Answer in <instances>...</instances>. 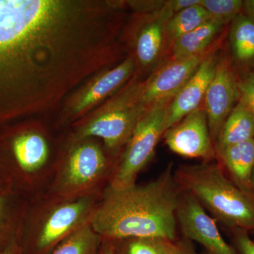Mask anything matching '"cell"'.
Returning a JSON list of instances; mask_svg holds the SVG:
<instances>
[{
  "mask_svg": "<svg viewBox=\"0 0 254 254\" xmlns=\"http://www.w3.org/2000/svg\"><path fill=\"white\" fill-rule=\"evenodd\" d=\"M182 192L173 164H169L156 179L147 183L124 188L108 185L90 224L106 240L159 237L175 242Z\"/></svg>",
  "mask_w": 254,
  "mask_h": 254,
  "instance_id": "1",
  "label": "cell"
},
{
  "mask_svg": "<svg viewBox=\"0 0 254 254\" xmlns=\"http://www.w3.org/2000/svg\"><path fill=\"white\" fill-rule=\"evenodd\" d=\"M63 149L55 150L46 127L29 120L5 127L0 129V175L10 188L33 199L48 191Z\"/></svg>",
  "mask_w": 254,
  "mask_h": 254,
  "instance_id": "2",
  "label": "cell"
},
{
  "mask_svg": "<svg viewBox=\"0 0 254 254\" xmlns=\"http://www.w3.org/2000/svg\"><path fill=\"white\" fill-rule=\"evenodd\" d=\"M102 194L64 198L46 192L28 200L18 237L21 254H51L91 222Z\"/></svg>",
  "mask_w": 254,
  "mask_h": 254,
  "instance_id": "3",
  "label": "cell"
},
{
  "mask_svg": "<svg viewBox=\"0 0 254 254\" xmlns=\"http://www.w3.org/2000/svg\"><path fill=\"white\" fill-rule=\"evenodd\" d=\"M175 177L182 190L225 226L254 233V191L239 187L218 164L182 165Z\"/></svg>",
  "mask_w": 254,
  "mask_h": 254,
  "instance_id": "4",
  "label": "cell"
},
{
  "mask_svg": "<svg viewBox=\"0 0 254 254\" xmlns=\"http://www.w3.org/2000/svg\"><path fill=\"white\" fill-rule=\"evenodd\" d=\"M33 64L21 20L9 0H0V129L21 118Z\"/></svg>",
  "mask_w": 254,
  "mask_h": 254,
  "instance_id": "5",
  "label": "cell"
},
{
  "mask_svg": "<svg viewBox=\"0 0 254 254\" xmlns=\"http://www.w3.org/2000/svg\"><path fill=\"white\" fill-rule=\"evenodd\" d=\"M117 160L97 138L73 140L66 136L47 192L64 198L102 194L110 185Z\"/></svg>",
  "mask_w": 254,
  "mask_h": 254,
  "instance_id": "6",
  "label": "cell"
},
{
  "mask_svg": "<svg viewBox=\"0 0 254 254\" xmlns=\"http://www.w3.org/2000/svg\"><path fill=\"white\" fill-rule=\"evenodd\" d=\"M144 82H131L93 112L71 125L68 138H100L105 149L118 159L135 127L148 109L141 100Z\"/></svg>",
  "mask_w": 254,
  "mask_h": 254,
  "instance_id": "7",
  "label": "cell"
},
{
  "mask_svg": "<svg viewBox=\"0 0 254 254\" xmlns=\"http://www.w3.org/2000/svg\"><path fill=\"white\" fill-rule=\"evenodd\" d=\"M170 101L152 105L140 119L117 160L110 187L124 188L136 183L138 175L153 158L158 141L166 131Z\"/></svg>",
  "mask_w": 254,
  "mask_h": 254,
  "instance_id": "8",
  "label": "cell"
},
{
  "mask_svg": "<svg viewBox=\"0 0 254 254\" xmlns=\"http://www.w3.org/2000/svg\"><path fill=\"white\" fill-rule=\"evenodd\" d=\"M135 68L136 60L131 57L111 69L95 75L68 98L60 115L58 127L71 126L86 117L91 108L118 91L134 73Z\"/></svg>",
  "mask_w": 254,
  "mask_h": 254,
  "instance_id": "9",
  "label": "cell"
},
{
  "mask_svg": "<svg viewBox=\"0 0 254 254\" xmlns=\"http://www.w3.org/2000/svg\"><path fill=\"white\" fill-rule=\"evenodd\" d=\"M184 237L199 244L208 254H238L222 236L215 220L193 195L183 190L177 210Z\"/></svg>",
  "mask_w": 254,
  "mask_h": 254,
  "instance_id": "10",
  "label": "cell"
},
{
  "mask_svg": "<svg viewBox=\"0 0 254 254\" xmlns=\"http://www.w3.org/2000/svg\"><path fill=\"white\" fill-rule=\"evenodd\" d=\"M240 96L239 82L226 58L219 59L204 98V109L213 143L218 139L224 123L238 103Z\"/></svg>",
  "mask_w": 254,
  "mask_h": 254,
  "instance_id": "11",
  "label": "cell"
},
{
  "mask_svg": "<svg viewBox=\"0 0 254 254\" xmlns=\"http://www.w3.org/2000/svg\"><path fill=\"white\" fill-rule=\"evenodd\" d=\"M165 143L174 153L190 158L211 160L215 155L203 108L192 112L163 134Z\"/></svg>",
  "mask_w": 254,
  "mask_h": 254,
  "instance_id": "12",
  "label": "cell"
},
{
  "mask_svg": "<svg viewBox=\"0 0 254 254\" xmlns=\"http://www.w3.org/2000/svg\"><path fill=\"white\" fill-rule=\"evenodd\" d=\"M209 55L208 50L190 58L173 60L159 69L144 82L141 95L143 104L149 108L160 102L172 100Z\"/></svg>",
  "mask_w": 254,
  "mask_h": 254,
  "instance_id": "13",
  "label": "cell"
},
{
  "mask_svg": "<svg viewBox=\"0 0 254 254\" xmlns=\"http://www.w3.org/2000/svg\"><path fill=\"white\" fill-rule=\"evenodd\" d=\"M218 60L215 54L207 56L191 78L169 103L166 130L199 108L215 74Z\"/></svg>",
  "mask_w": 254,
  "mask_h": 254,
  "instance_id": "14",
  "label": "cell"
},
{
  "mask_svg": "<svg viewBox=\"0 0 254 254\" xmlns=\"http://www.w3.org/2000/svg\"><path fill=\"white\" fill-rule=\"evenodd\" d=\"M28 200L10 187L0 192V253L18 242Z\"/></svg>",
  "mask_w": 254,
  "mask_h": 254,
  "instance_id": "15",
  "label": "cell"
},
{
  "mask_svg": "<svg viewBox=\"0 0 254 254\" xmlns=\"http://www.w3.org/2000/svg\"><path fill=\"white\" fill-rule=\"evenodd\" d=\"M254 138V116L247 105L239 100L224 123L216 142L215 151L220 154L227 147Z\"/></svg>",
  "mask_w": 254,
  "mask_h": 254,
  "instance_id": "16",
  "label": "cell"
},
{
  "mask_svg": "<svg viewBox=\"0 0 254 254\" xmlns=\"http://www.w3.org/2000/svg\"><path fill=\"white\" fill-rule=\"evenodd\" d=\"M218 155L230 178L243 190L254 191L252 187L254 138L227 147Z\"/></svg>",
  "mask_w": 254,
  "mask_h": 254,
  "instance_id": "17",
  "label": "cell"
},
{
  "mask_svg": "<svg viewBox=\"0 0 254 254\" xmlns=\"http://www.w3.org/2000/svg\"><path fill=\"white\" fill-rule=\"evenodd\" d=\"M223 26L218 21L210 19L177 38L173 43V60L190 58L206 51Z\"/></svg>",
  "mask_w": 254,
  "mask_h": 254,
  "instance_id": "18",
  "label": "cell"
},
{
  "mask_svg": "<svg viewBox=\"0 0 254 254\" xmlns=\"http://www.w3.org/2000/svg\"><path fill=\"white\" fill-rule=\"evenodd\" d=\"M166 24L156 15L138 32L136 42V57L143 66L151 64L158 58L165 39Z\"/></svg>",
  "mask_w": 254,
  "mask_h": 254,
  "instance_id": "19",
  "label": "cell"
},
{
  "mask_svg": "<svg viewBox=\"0 0 254 254\" xmlns=\"http://www.w3.org/2000/svg\"><path fill=\"white\" fill-rule=\"evenodd\" d=\"M230 41L237 60L244 64L254 61V22L246 15H237L232 21Z\"/></svg>",
  "mask_w": 254,
  "mask_h": 254,
  "instance_id": "20",
  "label": "cell"
},
{
  "mask_svg": "<svg viewBox=\"0 0 254 254\" xmlns=\"http://www.w3.org/2000/svg\"><path fill=\"white\" fill-rule=\"evenodd\" d=\"M102 242L103 239L89 222L71 234L50 254H100Z\"/></svg>",
  "mask_w": 254,
  "mask_h": 254,
  "instance_id": "21",
  "label": "cell"
},
{
  "mask_svg": "<svg viewBox=\"0 0 254 254\" xmlns=\"http://www.w3.org/2000/svg\"><path fill=\"white\" fill-rule=\"evenodd\" d=\"M210 19V15L200 3L193 5L177 13L167 23L165 37L168 41L173 43L177 38L193 31Z\"/></svg>",
  "mask_w": 254,
  "mask_h": 254,
  "instance_id": "22",
  "label": "cell"
},
{
  "mask_svg": "<svg viewBox=\"0 0 254 254\" xmlns=\"http://www.w3.org/2000/svg\"><path fill=\"white\" fill-rule=\"evenodd\" d=\"M112 242L117 254H171L175 242L159 237H136Z\"/></svg>",
  "mask_w": 254,
  "mask_h": 254,
  "instance_id": "23",
  "label": "cell"
},
{
  "mask_svg": "<svg viewBox=\"0 0 254 254\" xmlns=\"http://www.w3.org/2000/svg\"><path fill=\"white\" fill-rule=\"evenodd\" d=\"M200 4L210 15V19L215 20L225 26L233 21L240 14L243 7L242 0H200Z\"/></svg>",
  "mask_w": 254,
  "mask_h": 254,
  "instance_id": "24",
  "label": "cell"
},
{
  "mask_svg": "<svg viewBox=\"0 0 254 254\" xmlns=\"http://www.w3.org/2000/svg\"><path fill=\"white\" fill-rule=\"evenodd\" d=\"M233 247L238 254H254V241L250 238V233L245 230L235 229L232 230Z\"/></svg>",
  "mask_w": 254,
  "mask_h": 254,
  "instance_id": "25",
  "label": "cell"
},
{
  "mask_svg": "<svg viewBox=\"0 0 254 254\" xmlns=\"http://www.w3.org/2000/svg\"><path fill=\"white\" fill-rule=\"evenodd\" d=\"M240 99L247 105L254 116V72L239 83Z\"/></svg>",
  "mask_w": 254,
  "mask_h": 254,
  "instance_id": "26",
  "label": "cell"
},
{
  "mask_svg": "<svg viewBox=\"0 0 254 254\" xmlns=\"http://www.w3.org/2000/svg\"><path fill=\"white\" fill-rule=\"evenodd\" d=\"M171 254H197L193 242L183 238L175 241Z\"/></svg>",
  "mask_w": 254,
  "mask_h": 254,
  "instance_id": "27",
  "label": "cell"
},
{
  "mask_svg": "<svg viewBox=\"0 0 254 254\" xmlns=\"http://www.w3.org/2000/svg\"><path fill=\"white\" fill-rule=\"evenodd\" d=\"M100 254H117L115 245L111 240L103 239Z\"/></svg>",
  "mask_w": 254,
  "mask_h": 254,
  "instance_id": "28",
  "label": "cell"
},
{
  "mask_svg": "<svg viewBox=\"0 0 254 254\" xmlns=\"http://www.w3.org/2000/svg\"><path fill=\"white\" fill-rule=\"evenodd\" d=\"M246 16L254 22V0L243 1V7Z\"/></svg>",
  "mask_w": 254,
  "mask_h": 254,
  "instance_id": "29",
  "label": "cell"
},
{
  "mask_svg": "<svg viewBox=\"0 0 254 254\" xmlns=\"http://www.w3.org/2000/svg\"><path fill=\"white\" fill-rule=\"evenodd\" d=\"M0 254H21L19 244H18V242L13 244Z\"/></svg>",
  "mask_w": 254,
  "mask_h": 254,
  "instance_id": "30",
  "label": "cell"
},
{
  "mask_svg": "<svg viewBox=\"0 0 254 254\" xmlns=\"http://www.w3.org/2000/svg\"><path fill=\"white\" fill-rule=\"evenodd\" d=\"M9 187V185L6 184V182L4 181V179L1 177L0 175V192L6 189H7Z\"/></svg>",
  "mask_w": 254,
  "mask_h": 254,
  "instance_id": "31",
  "label": "cell"
},
{
  "mask_svg": "<svg viewBox=\"0 0 254 254\" xmlns=\"http://www.w3.org/2000/svg\"><path fill=\"white\" fill-rule=\"evenodd\" d=\"M252 187L254 190V168L253 170V173H252Z\"/></svg>",
  "mask_w": 254,
  "mask_h": 254,
  "instance_id": "32",
  "label": "cell"
},
{
  "mask_svg": "<svg viewBox=\"0 0 254 254\" xmlns=\"http://www.w3.org/2000/svg\"><path fill=\"white\" fill-rule=\"evenodd\" d=\"M208 254V253H207V252H205V253H204V254Z\"/></svg>",
  "mask_w": 254,
  "mask_h": 254,
  "instance_id": "33",
  "label": "cell"
}]
</instances>
